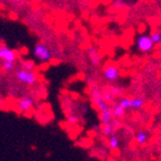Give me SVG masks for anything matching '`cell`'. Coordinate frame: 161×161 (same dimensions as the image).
Returning <instances> with one entry per match:
<instances>
[{
    "label": "cell",
    "instance_id": "obj_7",
    "mask_svg": "<svg viewBox=\"0 0 161 161\" xmlns=\"http://www.w3.org/2000/svg\"><path fill=\"white\" fill-rule=\"evenodd\" d=\"M113 117L114 116H113V113H112V109H110V108H108V109H106V110H103V112H99L100 123H102L103 125L112 123Z\"/></svg>",
    "mask_w": 161,
    "mask_h": 161
},
{
    "label": "cell",
    "instance_id": "obj_5",
    "mask_svg": "<svg viewBox=\"0 0 161 161\" xmlns=\"http://www.w3.org/2000/svg\"><path fill=\"white\" fill-rule=\"evenodd\" d=\"M0 59L3 60V62H13L15 63L17 59V54L16 52L11 50L10 47L6 45L0 46Z\"/></svg>",
    "mask_w": 161,
    "mask_h": 161
},
{
    "label": "cell",
    "instance_id": "obj_26",
    "mask_svg": "<svg viewBox=\"0 0 161 161\" xmlns=\"http://www.w3.org/2000/svg\"><path fill=\"white\" fill-rule=\"evenodd\" d=\"M159 52H160V53H161V48H160V50H159Z\"/></svg>",
    "mask_w": 161,
    "mask_h": 161
},
{
    "label": "cell",
    "instance_id": "obj_9",
    "mask_svg": "<svg viewBox=\"0 0 161 161\" xmlns=\"http://www.w3.org/2000/svg\"><path fill=\"white\" fill-rule=\"evenodd\" d=\"M145 105V99L143 97H133L131 98V108L132 109H141Z\"/></svg>",
    "mask_w": 161,
    "mask_h": 161
},
{
    "label": "cell",
    "instance_id": "obj_14",
    "mask_svg": "<svg viewBox=\"0 0 161 161\" xmlns=\"http://www.w3.org/2000/svg\"><path fill=\"white\" fill-rule=\"evenodd\" d=\"M150 37H151V40H152L154 45L161 44V33L159 32V31H153V32H151Z\"/></svg>",
    "mask_w": 161,
    "mask_h": 161
},
{
    "label": "cell",
    "instance_id": "obj_10",
    "mask_svg": "<svg viewBox=\"0 0 161 161\" xmlns=\"http://www.w3.org/2000/svg\"><path fill=\"white\" fill-rule=\"evenodd\" d=\"M134 139L139 145H144L149 141V134L145 131H140L135 134Z\"/></svg>",
    "mask_w": 161,
    "mask_h": 161
},
{
    "label": "cell",
    "instance_id": "obj_23",
    "mask_svg": "<svg viewBox=\"0 0 161 161\" xmlns=\"http://www.w3.org/2000/svg\"><path fill=\"white\" fill-rule=\"evenodd\" d=\"M123 92H124L123 88H114L113 90H112V94H113L114 96H121V95H123Z\"/></svg>",
    "mask_w": 161,
    "mask_h": 161
},
{
    "label": "cell",
    "instance_id": "obj_11",
    "mask_svg": "<svg viewBox=\"0 0 161 161\" xmlns=\"http://www.w3.org/2000/svg\"><path fill=\"white\" fill-rule=\"evenodd\" d=\"M107 145L108 148L112 149V150H116V149L119 147V139H118L117 134H112L110 136H108V141H107Z\"/></svg>",
    "mask_w": 161,
    "mask_h": 161
},
{
    "label": "cell",
    "instance_id": "obj_13",
    "mask_svg": "<svg viewBox=\"0 0 161 161\" xmlns=\"http://www.w3.org/2000/svg\"><path fill=\"white\" fill-rule=\"evenodd\" d=\"M125 112H126V110L124 109V108L122 107V106L118 104V103L114 105L113 108H112V113H113V116H114V117H116V118L123 117V116L125 115Z\"/></svg>",
    "mask_w": 161,
    "mask_h": 161
},
{
    "label": "cell",
    "instance_id": "obj_19",
    "mask_svg": "<svg viewBox=\"0 0 161 161\" xmlns=\"http://www.w3.org/2000/svg\"><path fill=\"white\" fill-rule=\"evenodd\" d=\"M127 3V0H114L113 1V7L114 8H119V7H123Z\"/></svg>",
    "mask_w": 161,
    "mask_h": 161
},
{
    "label": "cell",
    "instance_id": "obj_6",
    "mask_svg": "<svg viewBox=\"0 0 161 161\" xmlns=\"http://www.w3.org/2000/svg\"><path fill=\"white\" fill-rule=\"evenodd\" d=\"M33 106H34V100H33V98H31V97H28V96L22 97V98L17 102V108H18L22 113H28L33 108Z\"/></svg>",
    "mask_w": 161,
    "mask_h": 161
},
{
    "label": "cell",
    "instance_id": "obj_3",
    "mask_svg": "<svg viewBox=\"0 0 161 161\" xmlns=\"http://www.w3.org/2000/svg\"><path fill=\"white\" fill-rule=\"evenodd\" d=\"M16 78L19 82L24 83L26 86H32L37 81V75L33 71H28L25 69H18L16 71Z\"/></svg>",
    "mask_w": 161,
    "mask_h": 161
},
{
    "label": "cell",
    "instance_id": "obj_8",
    "mask_svg": "<svg viewBox=\"0 0 161 161\" xmlns=\"http://www.w3.org/2000/svg\"><path fill=\"white\" fill-rule=\"evenodd\" d=\"M90 98H92L94 104L103 99V92L98 86H92V90H90Z\"/></svg>",
    "mask_w": 161,
    "mask_h": 161
},
{
    "label": "cell",
    "instance_id": "obj_20",
    "mask_svg": "<svg viewBox=\"0 0 161 161\" xmlns=\"http://www.w3.org/2000/svg\"><path fill=\"white\" fill-rule=\"evenodd\" d=\"M14 67H15V63H13V62H3V69L5 71H11Z\"/></svg>",
    "mask_w": 161,
    "mask_h": 161
},
{
    "label": "cell",
    "instance_id": "obj_17",
    "mask_svg": "<svg viewBox=\"0 0 161 161\" xmlns=\"http://www.w3.org/2000/svg\"><path fill=\"white\" fill-rule=\"evenodd\" d=\"M20 65H22V69L28 70V71H33V70L35 69V63L32 61V60H28V61H22Z\"/></svg>",
    "mask_w": 161,
    "mask_h": 161
},
{
    "label": "cell",
    "instance_id": "obj_12",
    "mask_svg": "<svg viewBox=\"0 0 161 161\" xmlns=\"http://www.w3.org/2000/svg\"><path fill=\"white\" fill-rule=\"evenodd\" d=\"M100 132H102V134L104 135V136L108 137V136H110L112 134L115 133V127H114L113 123L105 124V125H103L102 126V129H100Z\"/></svg>",
    "mask_w": 161,
    "mask_h": 161
},
{
    "label": "cell",
    "instance_id": "obj_16",
    "mask_svg": "<svg viewBox=\"0 0 161 161\" xmlns=\"http://www.w3.org/2000/svg\"><path fill=\"white\" fill-rule=\"evenodd\" d=\"M89 61H90V64L94 65V67H97V65L100 64V62H102V57L99 55V53L94 54L92 57H89Z\"/></svg>",
    "mask_w": 161,
    "mask_h": 161
},
{
    "label": "cell",
    "instance_id": "obj_21",
    "mask_svg": "<svg viewBox=\"0 0 161 161\" xmlns=\"http://www.w3.org/2000/svg\"><path fill=\"white\" fill-rule=\"evenodd\" d=\"M87 53H88L89 57H92V55L99 53V52H98V48H97L96 46H89V47L87 48Z\"/></svg>",
    "mask_w": 161,
    "mask_h": 161
},
{
    "label": "cell",
    "instance_id": "obj_1",
    "mask_svg": "<svg viewBox=\"0 0 161 161\" xmlns=\"http://www.w3.org/2000/svg\"><path fill=\"white\" fill-rule=\"evenodd\" d=\"M34 55L41 63L50 62L53 58L51 50L43 43H37L34 46Z\"/></svg>",
    "mask_w": 161,
    "mask_h": 161
},
{
    "label": "cell",
    "instance_id": "obj_27",
    "mask_svg": "<svg viewBox=\"0 0 161 161\" xmlns=\"http://www.w3.org/2000/svg\"><path fill=\"white\" fill-rule=\"evenodd\" d=\"M1 1H3V0H0V3H1Z\"/></svg>",
    "mask_w": 161,
    "mask_h": 161
},
{
    "label": "cell",
    "instance_id": "obj_15",
    "mask_svg": "<svg viewBox=\"0 0 161 161\" xmlns=\"http://www.w3.org/2000/svg\"><path fill=\"white\" fill-rule=\"evenodd\" d=\"M118 104L121 105L125 110L129 109V108H131V98H129V97H122L121 99L118 100Z\"/></svg>",
    "mask_w": 161,
    "mask_h": 161
},
{
    "label": "cell",
    "instance_id": "obj_22",
    "mask_svg": "<svg viewBox=\"0 0 161 161\" xmlns=\"http://www.w3.org/2000/svg\"><path fill=\"white\" fill-rule=\"evenodd\" d=\"M67 119L70 124H77L79 122V117L77 115H69Z\"/></svg>",
    "mask_w": 161,
    "mask_h": 161
},
{
    "label": "cell",
    "instance_id": "obj_4",
    "mask_svg": "<svg viewBox=\"0 0 161 161\" xmlns=\"http://www.w3.org/2000/svg\"><path fill=\"white\" fill-rule=\"evenodd\" d=\"M104 78L109 82H115L119 78V69L114 64H108L104 69Z\"/></svg>",
    "mask_w": 161,
    "mask_h": 161
},
{
    "label": "cell",
    "instance_id": "obj_24",
    "mask_svg": "<svg viewBox=\"0 0 161 161\" xmlns=\"http://www.w3.org/2000/svg\"><path fill=\"white\" fill-rule=\"evenodd\" d=\"M100 129H102V126H100L99 124H94L92 125V131L94 132H99Z\"/></svg>",
    "mask_w": 161,
    "mask_h": 161
},
{
    "label": "cell",
    "instance_id": "obj_18",
    "mask_svg": "<svg viewBox=\"0 0 161 161\" xmlns=\"http://www.w3.org/2000/svg\"><path fill=\"white\" fill-rule=\"evenodd\" d=\"M103 99L108 104V103L114 99V95L112 94V92H103Z\"/></svg>",
    "mask_w": 161,
    "mask_h": 161
},
{
    "label": "cell",
    "instance_id": "obj_25",
    "mask_svg": "<svg viewBox=\"0 0 161 161\" xmlns=\"http://www.w3.org/2000/svg\"><path fill=\"white\" fill-rule=\"evenodd\" d=\"M9 1H10V3H18L19 0H9Z\"/></svg>",
    "mask_w": 161,
    "mask_h": 161
},
{
    "label": "cell",
    "instance_id": "obj_2",
    "mask_svg": "<svg viewBox=\"0 0 161 161\" xmlns=\"http://www.w3.org/2000/svg\"><path fill=\"white\" fill-rule=\"evenodd\" d=\"M135 44H136L137 50L140 52H143V53H150L154 48V44L151 40L150 35L147 34H141L140 36H137Z\"/></svg>",
    "mask_w": 161,
    "mask_h": 161
}]
</instances>
